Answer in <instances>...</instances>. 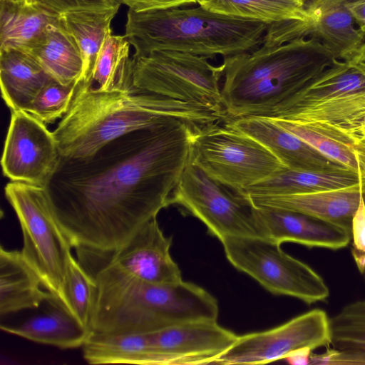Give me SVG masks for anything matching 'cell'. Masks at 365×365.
I'll return each mask as SVG.
<instances>
[{"instance_id":"obj_16","label":"cell","mask_w":365,"mask_h":365,"mask_svg":"<svg viewBox=\"0 0 365 365\" xmlns=\"http://www.w3.org/2000/svg\"><path fill=\"white\" fill-rule=\"evenodd\" d=\"M351 0H308L307 38L324 45L338 61H365V31L356 25L348 4Z\"/></svg>"},{"instance_id":"obj_33","label":"cell","mask_w":365,"mask_h":365,"mask_svg":"<svg viewBox=\"0 0 365 365\" xmlns=\"http://www.w3.org/2000/svg\"><path fill=\"white\" fill-rule=\"evenodd\" d=\"M329 326L332 342L365 346V300L345 306Z\"/></svg>"},{"instance_id":"obj_20","label":"cell","mask_w":365,"mask_h":365,"mask_svg":"<svg viewBox=\"0 0 365 365\" xmlns=\"http://www.w3.org/2000/svg\"><path fill=\"white\" fill-rule=\"evenodd\" d=\"M1 96L11 111H27L38 93L55 80L31 53L0 51Z\"/></svg>"},{"instance_id":"obj_5","label":"cell","mask_w":365,"mask_h":365,"mask_svg":"<svg viewBox=\"0 0 365 365\" xmlns=\"http://www.w3.org/2000/svg\"><path fill=\"white\" fill-rule=\"evenodd\" d=\"M268 25L217 14L201 6L143 11L129 9L125 36L134 47L133 59L160 50L225 58L258 48Z\"/></svg>"},{"instance_id":"obj_11","label":"cell","mask_w":365,"mask_h":365,"mask_svg":"<svg viewBox=\"0 0 365 365\" xmlns=\"http://www.w3.org/2000/svg\"><path fill=\"white\" fill-rule=\"evenodd\" d=\"M331 343L329 319L324 310L315 309L273 329L237 336L214 364H263L284 360L301 349L312 350Z\"/></svg>"},{"instance_id":"obj_9","label":"cell","mask_w":365,"mask_h":365,"mask_svg":"<svg viewBox=\"0 0 365 365\" xmlns=\"http://www.w3.org/2000/svg\"><path fill=\"white\" fill-rule=\"evenodd\" d=\"M227 259L269 292L311 304L325 300L329 289L307 264L284 252L280 244L257 237H228L221 241Z\"/></svg>"},{"instance_id":"obj_22","label":"cell","mask_w":365,"mask_h":365,"mask_svg":"<svg viewBox=\"0 0 365 365\" xmlns=\"http://www.w3.org/2000/svg\"><path fill=\"white\" fill-rule=\"evenodd\" d=\"M60 16L25 2L0 0V51L29 53Z\"/></svg>"},{"instance_id":"obj_26","label":"cell","mask_w":365,"mask_h":365,"mask_svg":"<svg viewBox=\"0 0 365 365\" xmlns=\"http://www.w3.org/2000/svg\"><path fill=\"white\" fill-rule=\"evenodd\" d=\"M120 6L102 9H83L60 16V22L76 42L83 61L79 83L93 85L97 56L110 29V23Z\"/></svg>"},{"instance_id":"obj_36","label":"cell","mask_w":365,"mask_h":365,"mask_svg":"<svg viewBox=\"0 0 365 365\" xmlns=\"http://www.w3.org/2000/svg\"><path fill=\"white\" fill-rule=\"evenodd\" d=\"M310 364H365V348L337 351L327 350L319 355H311Z\"/></svg>"},{"instance_id":"obj_41","label":"cell","mask_w":365,"mask_h":365,"mask_svg":"<svg viewBox=\"0 0 365 365\" xmlns=\"http://www.w3.org/2000/svg\"><path fill=\"white\" fill-rule=\"evenodd\" d=\"M357 137H365V113L364 114V116L358 128L356 136L355 138Z\"/></svg>"},{"instance_id":"obj_14","label":"cell","mask_w":365,"mask_h":365,"mask_svg":"<svg viewBox=\"0 0 365 365\" xmlns=\"http://www.w3.org/2000/svg\"><path fill=\"white\" fill-rule=\"evenodd\" d=\"M172 238L165 237L157 218L144 224L121 247L103 252L108 260L134 276L159 284L181 282V271L173 259Z\"/></svg>"},{"instance_id":"obj_1","label":"cell","mask_w":365,"mask_h":365,"mask_svg":"<svg viewBox=\"0 0 365 365\" xmlns=\"http://www.w3.org/2000/svg\"><path fill=\"white\" fill-rule=\"evenodd\" d=\"M199 126L171 118L88 158H61L46 189L71 247L113 252L169 206Z\"/></svg>"},{"instance_id":"obj_15","label":"cell","mask_w":365,"mask_h":365,"mask_svg":"<svg viewBox=\"0 0 365 365\" xmlns=\"http://www.w3.org/2000/svg\"><path fill=\"white\" fill-rule=\"evenodd\" d=\"M223 123L257 140L287 168L329 172L349 170L283 128L272 118L250 116L230 119Z\"/></svg>"},{"instance_id":"obj_31","label":"cell","mask_w":365,"mask_h":365,"mask_svg":"<svg viewBox=\"0 0 365 365\" xmlns=\"http://www.w3.org/2000/svg\"><path fill=\"white\" fill-rule=\"evenodd\" d=\"M65 289L68 311L80 324L90 329L96 283L73 255L68 263Z\"/></svg>"},{"instance_id":"obj_30","label":"cell","mask_w":365,"mask_h":365,"mask_svg":"<svg viewBox=\"0 0 365 365\" xmlns=\"http://www.w3.org/2000/svg\"><path fill=\"white\" fill-rule=\"evenodd\" d=\"M130 42L125 36L108 34L97 56L93 83L103 91H126L133 86V61L129 57Z\"/></svg>"},{"instance_id":"obj_28","label":"cell","mask_w":365,"mask_h":365,"mask_svg":"<svg viewBox=\"0 0 365 365\" xmlns=\"http://www.w3.org/2000/svg\"><path fill=\"white\" fill-rule=\"evenodd\" d=\"M272 119L327 157L360 175L359 163L354 150V140L347 133L319 123Z\"/></svg>"},{"instance_id":"obj_24","label":"cell","mask_w":365,"mask_h":365,"mask_svg":"<svg viewBox=\"0 0 365 365\" xmlns=\"http://www.w3.org/2000/svg\"><path fill=\"white\" fill-rule=\"evenodd\" d=\"M1 329L29 340L61 349L83 346L91 331L54 302L50 311L33 316L17 326L1 325Z\"/></svg>"},{"instance_id":"obj_17","label":"cell","mask_w":365,"mask_h":365,"mask_svg":"<svg viewBox=\"0 0 365 365\" xmlns=\"http://www.w3.org/2000/svg\"><path fill=\"white\" fill-rule=\"evenodd\" d=\"M255 212L263 237L280 245L290 242L308 247L338 250L351 240L347 230L307 214L255 206Z\"/></svg>"},{"instance_id":"obj_4","label":"cell","mask_w":365,"mask_h":365,"mask_svg":"<svg viewBox=\"0 0 365 365\" xmlns=\"http://www.w3.org/2000/svg\"><path fill=\"white\" fill-rule=\"evenodd\" d=\"M336 60L320 42L301 38L225 57V120L268 117Z\"/></svg>"},{"instance_id":"obj_34","label":"cell","mask_w":365,"mask_h":365,"mask_svg":"<svg viewBox=\"0 0 365 365\" xmlns=\"http://www.w3.org/2000/svg\"><path fill=\"white\" fill-rule=\"evenodd\" d=\"M26 2L58 16L73 11L108 9L121 4L118 0H26Z\"/></svg>"},{"instance_id":"obj_8","label":"cell","mask_w":365,"mask_h":365,"mask_svg":"<svg viewBox=\"0 0 365 365\" xmlns=\"http://www.w3.org/2000/svg\"><path fill=\"white\" fill-rule=\"evenodd\" d=\"M221 122L199 126L190 161L209 177L239 192L286 167L255 139Z\"/></svg>"},{"instance_id":"obj_12","label":"cell","mask_w":365,"mask_h":365,"mask_svg":"<svg viewBox=\"0 0 365 365\" xmlns=\"http://www.w3.org/2000/svg\"><path fill=\"white\" fill-rule=\"evenodd\" d=\"M61 158L53 132L44 123L26 111H11L1 160L4 176L46 187Z\"/></svg>"},{"instance_id":"obj_23","label":"cell","mask_w":365,"mask_h":365,"mask_svg":"<svg viewBox=\"0 0 365 365\" xmlns=\"http://www.w3.org/2000/svg\"><path fill=\"white\" fill-rule=\"evenodd\" d=\"M364 91L365 61H337L274 112L288 107L309 106L337 100Z\"/></svg>"},{"instance_id":"obj_13","label":"cell","mask_w":365,"mask_h":365,"mask_svg":"<svg viewBox=\"0 0 365 365\" xmlns=\"http://www.w3.org/2000/svg\"><path fill=\"white\" fill-rule=\"evenodd\" d=\"M149 336L163 365L214 364L237 338L217 321L178 324L150 332Z\"/></svg>"},{"instance_id":"obj_6","label":"cell","mask_w":365,"mask_h":365,"mask_svg":"<svg viewBox=\"0 0 365 365\" xmlns=\"http://www.w3.org/2000/svg\"><path fill=\"white\" fill-rule=\"evenodd\" d=\"M4 190L21 225L24 257L68 311L65 287L72 247L55 217L46 187L11 181Z\"/></svg>"},{"instance_id":"obj_35","label":"cell","mask_w":365,"mask_h":365,"mask_svg":"<svg viewBox=\"0 0 365 365\" xmlns=\"http://www.w3.org/2000/svg\"><path fill=\"white\" fill-rule=\"evenodd\" d=\"M351 254L361 272H365V200L362 199L356 210L351 227Z\"/></svg>"},{"instance_id":"obj_21","label":"cell","mask_w":365,"mask_h":365,"mask_svg":"<svg viewBox=\"0 0 365 365\" xmlns=\"http://www.w3.org/2000/svg\"><path fill=\"white\" fill-rule=\"evenodd\" d=\"M364 178L354 172L314 171L284 167L267 178L237 193L245 195H287L344 188Z\"/></svg>"},{"instance_id":"obj_18","label":"cell","mask_w":365,"mask_h":365,"mask_svg":"<svg viewBox=\"0 0 365 365\" xmlns=\"http://www.w3.org/2000/svg\"><path fill=\"white\" fill-rule=\"evenodd\" d=\"M240 195L253 206L307 214L338 225L351 235L354 216L361 200H365V180L344 188L301 194L274 196Z\"/></svg>"},{"instance_id":"obj_38","label":"cell","mask_w":365,"mask_h":365,"mask_svg":"<svg viewBox=\"0 0 365 365\" xmlns=\"http://www.w3.org/2000/svg\"><path fill=\"white\" fill-rule=\"evenodd\" d=\"M348 7L357 26L365 31V0H351Z\"/></svg>"},{"instance_id":"obj_3","label":"cell","mask_w":365,"mask_h":365,"mask_svg":"<svg viewBox=\"0 0 365 365\" xmlns=\"http://www.w3.org/2000/svg\"><path fill=\"white\" fill-rule=\"evenodd\" d=\"M175 118L195 125L222 122L197 105L135 88L103 91L78 83L68 112L53 131L61 158L82 159L128 133Z\"/></svg>"},{"instance_id":"obj_32","label":"cell","mask_w":365,"mask_h":365,"mask_svg":"<svg viewBox=\"0 0 365 365\" xmlns=\"http://www.w3.org/2000/svg\"><path fill=\"white\" fill-rule=\"evenodd\" d=\"M77 84L53 80L38 93L26 112L45 124L62 118L70 108Z\"/></svg>"},{"instance_id":"obj_44","label":"cell","mask_w":365,"mask_h":365,"mask_svg":"<svg viewBox=\"0 0 365 365\" xmlns=\"http://www.w3.org/2000/svg\"><path fill=\"white\" fill-rule=\"evenodd\" d=\"M364 274H365V272H364Z\"/></svg>"},{"instance_id":"obj_42","label":"cell","mask_w":365,"mask_h":365,"mask_svg":"<svg viewBox=\"0 0 365 365\" xmlns=\"http://www.w3.org/2000/svg\"><path fill=\"white\" fill-rule=\"evenodd\" d=\"M6 1H13V2H25L26 1V0H6Z\"/></svg>"},{"instance_id":"obj_10","label":"cell","mask_w":365,"mask_h":365,"mask_svg":"<svg viewBox=\"0 0 365 365\" xmlns=\"http://www.w3.org/2000/svg\"><path fill=\"white\" fill-rule=\"evenodd\" d=\"M205 225L220 242L228 237H263L255 206L190 161L170 197Z\"/></svg>"},{"instance_id":"obj_37","label":"cell","mask_w":365,"mask_h":365,"mask_svg":"<svg viewBox=\"0 0 365 365\" xmlns=\"http://www.w3.org/2000/svg\"><path fill=\"white\" fill-rule=\"evenodd\" d=\"M136 11L180 7L197 4V0H118Z\"/></svg>"},{"instance_id":"obj_2","label":"cell","mask_w":365,"mask_h":365,"mask_svg":"<svg viewBox=\"0 0 365 365\" xmlns=\"http://www.w3.org/2000/svg\"><path fill=\"white\" fill-rule=\"evenodd\" d=\"M76 250L96 283L91 332L150 333L178 324L217 319V301L193 283L148 282L111 263L103 252Z\"/></svg>"},{"instance_id":"obj_27","label":"cell","mask_w":365,"mask_h":365,"mask_svg":"<svg viewBox=\"0 0 365 365\" xmlns=\"http://www.w3.org/2000/svg\"><path fill=\"white\" fill-rule=\"evenodd\" d=\"M43 68L62 84L78 83L83 69L81 51L59 21L51 25L29 52Z\"/></svg>"},{"instance_id":"obj_25","label":"cell","mask_w":365,"mask_h":365,"mask_svg":"<svg viewBox=\"0 0 365 365\" xmlns=\"http://www.w3.org/2000/svg\"><path fill=\"white\" fill-rule=\"evenodd\" d=\"M83 348V357L91 364L163 365L153 347L149 333L91 332Z\"/></svg>"},{"instance_id":"obj_39","label":"cell","mask_w":365,"mask_h":365,"mask_svg":"<svg viewBox=\"0 0 365 365\" xmlns=\"http://www.w3.org/2000/svg\"><path fill=\"white\" fill-rule=\"evenodd\" d=\"M354 150L359 163V173L365 179V137L354 139Z\"/></svg>"},{"instance_id":"obj_43","label":"cell","mask_w":365,"mask_h":365,"mask_svg":"<svg viewBox=\"0 0 365 365\" xmlns=\"http://www.w3.org/2000/svg\"><path fill=\"white\" fill-rule=\"evenodd\" d=\"M294 1H298V2H300L303 4H305V3L308 1V0H294Z\"/></svg>"},{"instance_id":"obj_29","label":"cell","mask_w":365,"mask_h":365,"mask_svg":"<svg viewBox=\"0 0 365 365\" xmlns=\"http://www.w3.org/2000/svg\"><path fill=\"white\" fill-rule=\"evenodd\" d=\"M197 4L217 14L267 24L307 18L304 4L294 0H197Z\"/></svg>"},{"instance_id":"obj_7","label":"cell","mask_w":365,"mask_h":365,"mask_svg":"<svg viewBox=\"0 0 365 365\" xmlns=\"http://www.w3.org/2000/svg\"><path fill=\"white\" fill-rule=\"evenodd\" d=\"M207 57L177 51H154L133 61V86L140 90L227 114L220 83L223 66ZM223 121V122H224Z\"/></svg>"},{"instance_id":"obj_19","label":"cell","mask_w":365,"mask_h":365,"mask_svg":"<svg viewBox=\"0 0 365 365\" xmlns=\"http://www.w3.org/2000/svg\"><path fill=\"white\" fill-rule=\"evenodd\" d=\"M21 251L0 249V314L1 316L56 302ZM58 304V303H57Z\"/></svg>"},{"instance_id":"obj_40","label":"cell","mask_w":365,"mask_h":365,"mask_svg":"<svg viewBox=\"0 0 365 365\" xmlns=\"http://www.w3.org/2000/svg\"><path fill=\"white\" fill-rule=\"evenodd\" d=\"M311 351L309 348L297 350L284 359V360L289 364L297 365L310 364Z\"/></svg>"}]
</instances>
